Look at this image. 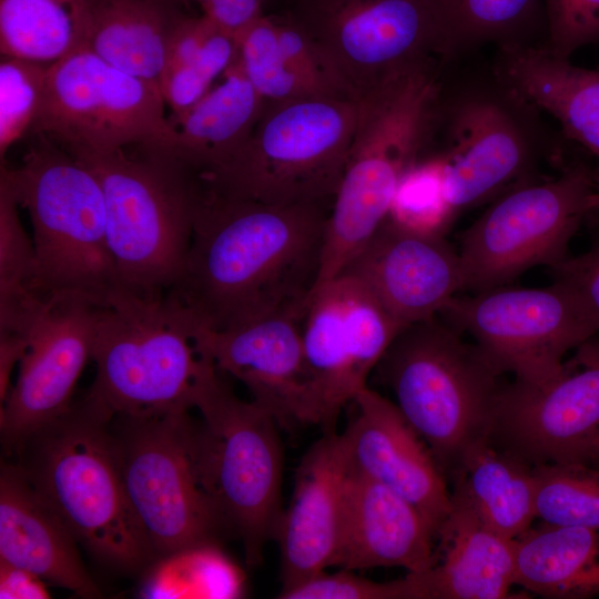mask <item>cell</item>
Masks as SVG:
<instances>
[{
  "mask_svg": "<svg viewBox=\"0 0 599 599\" xmlns=\"http://www.w3.org/2000/svg\"><path fill=\"white\" fill-rule=\"evenodd\" d=\"M386 219L428 236H444L456 220L444 199L437 164L425 151L403 175Z\"/></svg>",
  "mask_w": 599,
  "mask_h": 599,
  "instance_id": "38",
  "label": "cell"
},
{
  "mask_svg": "<svg viewBox=\"0 0 599 599\" xmlns=\"http://www.w3.org/2000/svg\"><path fill=\"white\" fill-rule=\"evenodd\" d=\"M437 1L445 24V62L477 54L486 47H545L544 0Z\"/></svg>",
  "mask_w": 599,
  "mask_h": 599,
  "instance_id": "31",
  "label": "cell"
},
{
  "mask_svg": "<svg viewBox=\"0 0 599 599\" xmlns=\"http://www.w3.org/2000/svg\"><path fill=\"white\" fill-rule=\"evenodd\" d=\"M469 334L504 373L542 385L561 370L567 353L598 333L558 283L455 295L438 315Z\"/></svg>",
  "mask_w": 599,
  "mask_h": 599,
  "instance_id": "15",
  "label": "cell"
},
{
  "mask_svg": "<svg viewBox=\"0 0 599 599\" xmlns=\"http://www.w3.org/2000/svg\"><path fill=\"white\" fill-rule=\"evenodd\" d=\"M599 437V334L542 385L504 383L490 440L531 465L588 463Z\"/></svg>",
  "mask_w": 599,
  "mask_h": 599,
  "instance_id": "17",
  "label": "cell"
},
{
  "mask_svg": "<svg viewBox=\"0 0 599 599\" xmlns=\"http://www.w3.org/2000/svg\"><path fill=\"white\" fill-rule=\"evenodd\" d=\"M305 311L280 313L225 329L194 327L199 352L220 373L240 380L251 400L285 428L316 425L302 337Z\"/></svg>",
  "mask_w": 599,
  "mask_h": 599,
  "instance_id": "19",
  "label": "cell"
},
{
  "mask_svg": "<svg viewBox=\"0 0 599 599\" xmlns=\"http://www.w3.org/2000/svg\"><path fill=\"white\" fill-rule=\"evenodd\" d=\"M403 327L369 288L341 273L311 296L303 318V348L316 406V426L334 433Z\"/></svg>",
  "mask_w": 599,
  "mask_h": 599,
  "instance_id": "16",
  "label": "cell"
},
{
  "mask_svg": "<svg viewBox=\"0 0 599 599\" xmlns=\"http://www.w3.org/2000/svg\"><path fill=\"white\" fill-rule=\"evenodd\" d=\"M448 481L451 499L505 538L516 539L537 519L534 465L490 438L465 456Z\"/></svg>",
  "mask_w": 599,
  "mask_h": 599,
  "instance_id": "29",
  "label": "cell"
},
{
  "mask_svg": "<svg viewBox=\"0 0 599 599\" xmlns=\"http://www.w3.org/2000/svg\"><path fill=\"white\" fill-rule=\"evenodd\" d=\"M349 473L343 436L336 432L324 434L301 459L292 501L275 536L281 592L334 566Z\"/></svg>",
  "mask_w": 599,
  "mask_h": 599,
  "instance_id": "22",
  "label": "cell"
},
{
  "mask_svg": "<svg viewBox=\"0 0 599 599\" xmlns=\"http://www.w3.org/2000/svg\"><path fill=\"white\" fill-rule=\"evenodd\" d=\"M19 204L0 181V332L17 333L35 301L37 254L19 216Z\"/></svg>",
  "mask_w": 599,
  "mask_h": 599,
  "instance_id": "35",
  "label": "cell"
},
{
  "mask_svg": "<svg viewBox=\"0 0 599 599\" xmlns=\"http://www.w3.org/2000/svg\"><path fill=\"white\" fill-rule=\"evenodd\" d=\"M78 545L73 532L21 469L13 461L2 463L0 561L82 598H98L101 592L84 567Z\"/></svg>",
  "mask_w": 599,
  "mask_h": 599,
  "instance_id": "24",
  "label": "cell"
},
{
  "mask_svg": "<svg viewBox=\"0 0 599 599\" xmlns=\"http://www.w3.org/2000/svg\"><path fill=\"white\" fill-rule=\"evenodd\" d=\"M551 271L554 282L573 297L599 334V237L588 251L576 256L569 255Z\"/></svg>",
  "mask_w": 599,
  "mask_h": 599,
  "instance_id": "42",
  "label": "cell"
},
{
  "mask_svg": "<svg viewBox=\"0 0 599 599\" xmlns=\"http://www.w3.org/2000/svg\"><path fill=\"white\" fill-rule=\"evenodd\" d=\"M597 221L599 161L567 159L565 151L556 175L506 192L463 232L464 291L507 285L535 266H557L579 229Z\"/></svg>",
  "mask_w": 599,
  "mask_h": 599,
  "instance_id": "11",
  "label": "cell"
},
{
  "mask_svg": "<svg viewBox=\"0 0 599 599\" xmlns=\"http://www.w3.org/2000/svg\"><path fill=\"white\" fill-rule=\"evenodd\" d=\"M515 542L516 585L550 599L599 595V527L541 522Z\"/></svg>",
  "mask_w": 599,
  "mask_h": 599,
  "instance_id": "30",
  "label": "cell"
},
{
  "mask_svg": "<svg viewBox=\"0 0 599 599\" xmlns=\"http://www.w3.org/2000/svg\"><path fill=\"white\" fill-rule=\"evenodd\" d=\"M144 598H233L241 592L237 570L217 546H202L154 560L143 572Z\"/></svg>",
  "mask_w": 599,
  "mask_h": 599,
  "instance_id": "34",
  "label": "cell"
},
{
  "mask_svg": "<svg viewBox=\"0 0 599 599\" xmlns=\"http://www.w3.org/2000/svg\"><path fill=\"white\" fill-rule=\"evenodd\" d=\"M72 156L101 184L121 288L146 297L165 295L185 266L197 176L153 143Z\"/></svg>",
  "mask_w": 599,
  "mask_h": 599,
  "instance_id": "6",
  "label": "cell"
},
{
  "mask_svg": "<svg viewBox=\"0 0 599 599\" xmlns=\"http://www.w3.org/2000/svg\"><path fill=\"white\" fill-rule=\"evenodd\" d=\"M160 88L84 48L48 69L30 134H43L71 155L105 153L169 135Z\"/></svg>",
  "mask_w": 599,
  "mask_h": 599,
  "instance_id": "14",
  "label": "cell"
},
{
  "mask_svg": "<svg viewBox=\"0 0 599 599\" xmlns=\"http://www.w3.org/2000/svg\"><path fill=\"white\" fill-rule=\"evenodd\" d=\"M88 0H0V51L52 65L88 48Z\"/></svg>",
  "mask_w": 599,
  "mask_h": 599,
  "instance_id": "32",
  "label": "cell"
},
{
  "mask_svg": "<svg viewBox=\"0 0 599 599\" xmlns=\"http://www.w3.org/2000/svg\"><path fill=\"white\" fill-rule=\"evenodd\" d=\"M537 519L554 526L599 527V467L535 465Z\"/></svg>",
  "mask_w": 599,
  "mask_h": 599,
  "instance_id": "37",
  "label": "cell"
},
{
  "mask_svg": "<svg viewBox=\"0 0 599 599\" xmlns=\"http://www.w3.org/2000/svg\"><path fill=\"white\" fill-rule=\"evenodd\" d=\"M498 75L558 121L561 134L599 161V68L577 67L544 47L496 49Z\"/></svg>",
  "mask_w": 599,
  "mask_h": 599,
  "instance_id": "26",
  "label": "cell"
},
{
  "mask_svg": "<svg viewBox=\"0 0 599 599\" xmlns=\"http://www.w3.org/2000/svg\"><path fill=\"white\" fill-rule=\"evenodd\" d=\"M433 565L407 573L414 599H500L516 585V542L489 529L465 505L451 510L436 532Z\"/></svg>",
  "mask_w": 599,
  "mask_h": 599,
  "instance_id": "25",
  "label": "cell"
},
{
  "mask_svg": "<svg viewBox=\"0 0 599 599\" xmlns=\"http://www.w3.org/2000/svg\"><path fill=\"white\" fill-rule=\"evenodd\" d=\"M237 62L266 102L327 98L283 53L272 14H263L238 35Z\"/></svg>",
  "mask_w": 599,
  "mask_h": 599,
  "instance_id": "36",
  "label": "cell"
},
{
  "mask_svg": "<svg viewBox=\"0 0 599 599\" xmlns=\"http://www.w3.org/2000/svg\"><path fill=\"white\" fill-rule=\"evenodd\" d=\"M342 273L363 282L403 328L438 316L464 291L460 255L444 236L412 233L387 219Z\"/></svg>",
  "mask_w": 599,
  "mask_h": 599,
  "instance_id": "20",
  "label": "cell"
},
{
  "mask_svg": "<svg viewBox=\"0 0 599 599\" xmlns=\"http://www.w3.org/2000/svg\"><path fill=\"white\" fill-rule=\"evenodd\" d=\"M111 418L85 395L10 456L97 561L138 575L156 556L125 490Z\"/></svg>",
  "mask_w": 599,
  "mask_h": 599,
  "instance_id": "3",
  "label": "cell"
},
{
  "mask_svg": "<svg viewBox=\"0 0 599 599\" xmlns=\"http://www.w3.org/2000/svg\"><path fill=\"white\" fill-rule=\"evenodd\" d=\"M187 0H88V48L118 69L160 88Z\"/></svg>",
  "mask_w": 599,
  "mask_h": 599,
  "instance_id": "28",
  "label": "cell"
},
{
  "mask_svg": "<svg viewBox=\"0 0 599 599\" xmlns=\"http://www.w3.org/2000/svg\"><path fill=\"white\" fill-rule=\"evenodd\" d=\"M190 410L114 415L109 422L125 490L158 558L226 535L196 460Z\"/></svg>",
  "mask_w": 599,
  "mask_h": 599,
  "instance_id": "12",
  "label": "cell"
},
{
  "mask_svg": "<svg viewBox=\"0 0 599 599\" xmlns=\"http://www.w3.org/2000/svg\"><path fill=\"white\" fill-rule=\"evenodd\" d=\"M28 342L24 335L0 332V405L6 400L12 384L11 374L26 353Z\"/></svg>",
  "mask_w": 599,
  "mask_h": 599,
  "instance_id": "45",
  "label": "cell"
},
{
  "mask_svg": "<svg viewBox=\"0 0 599 599\" xmlns=\"http://www.w3.org/2000/svg\"><path fill=\"white\" fill-rule=\"evenodd\" d=\"M238 57V37L201 13L190 14L172 43L160 90L171 113L203 98Z\"/></svg>",
  "mask_w": 599,
  "mask_h": 599,
  "instance_id": "33",
  "label": "cell"
},
{
  "mask_svg": "<svg viewBox=\"0 0 599 599\" xmlns=\"http://www.w3.org/2000/svg\"><path fill=\"white\" fill-rule=\"evenodd\" d=\"M195 1L202 13L225 31L240 35L265 14L266 0H187Z\"/></svg>",
  "mask_w": 599,
  "mask_h": 599,
  "instance_id": "43",
  "label": "cell"
},
{
  "mask_svg": "<svg viewBox=\"0 0 599 599\" xmlns=\"http://www.w3.org/2000/svg\"><path fill=\"white\" fill-rule=\"evenodd\" d=\"M100 306L83 295H38L19 331L28 342L19 373L0 406L1 439L11 455L73 403L75 384L92 359Z\"/></svg>",
  "mask_w": 599,
  "mask_h": 599,
  "instance_id": "18",
  "label": "cell"
},
{
  "mask_svg": "<svg viewBox=\"0 0 599 599\" xmlns=\"http://www.w3.org/2000/svg\"><path fill=\"white\" fill-rule=\"evenodd\" d=\"M50 65L2 57L0 63V158L30 133L40 110Z\"/></svg>",
  "mask_w": 599,
  "mask_h": 599,
  "instance_id": "39",
  "label": "cell"
},
{
  "mask_svg": "<svg viewBox=\"0 0 599 599\" xmlns=\"http://www.w3.org/2000/svg\"><path fill=\"white\" fill-rule=\"evenodd\" d=\"M587 464L599 467V437L592 446Z\"/></svg>",
  "mask_w": 599,
  "mask_h": 599,
  "instance_id": "46",
  "label": "cell"
},
{
  "mask_svg": "<svg viewBox=\"0 0 599 599\" xmlns=\"http://www.w3.org/2000/svg\"><path fill=\"white\" fill-rule=\"evenodd\" d=\"M451 62L456 71L444 72L425 152L437 164L444 199L457 217L537 180L545 161L560 160L567 140L555 135L545 114L511 89L491 61Z\"/></svg>",
  "mask_w": 599,
  "mask_h": 599,
  "instance_id": "2",
  "label": "cell"
},
{
  "mask_svg": "<svg viewBox=\"0 0 599 599\" xmlns=\"http://www.w3.org/2000/svg\"><path fill=\"white\" fill-rule=\"evenodd\" d=\"M444 69L440 59L428 60L359 99L347 162L326 222L314 292L341 274L386 220L403 175L428 143Z\"/></svg>",
  "mask_w": 599,
  "mask_h": 599,
  "instance_id": "4",
  "label": "cell"
},
{
  "mask_svg": "<svg viewBox=\"0 0 599 599\" xmlns=\"http://www.w3.org/2000/svg\"><path fill=\"white\" fill-rule=\"evenodd\" d=\"M545 49L570 59L582 47L599 43V0H544Z\"/></svg>",
  "mask_w": 599,
  "mask_h": 599,
  "instance_id": "40",
  "label": "cell"
},
{
  "mask_svg": "<svg viewBox=\"0 0 599 599\" xmlns=\"http://www.w3.org/2000/svg\"><path fill=\"white\" fill-rule=\"evenodd\" d=\"M266 101L237 60L196 103L167 115L169 135L156 144L196 176L227 162L245 143Z\"/></svg>",
  "mask_w": 599,
  "mask_h": 599,
  "instance_id": "27",
  "label": "cell"
},
{
  "mask_svg": "<svg viewBox=\"0 0 599 599\" xmlns=\"http://www.w3.org/2000/svg\"><path fill=\"white\" fill-rule=\"evenodd\" d=\"M435 541V527L414 505L351 470L334 566L347 570L400 567L419 573L434 562Z\"/></svg>",
  "mask_w": 599,
  "mask_h": 599,
  "instance_id": "23",
  "label": "cell"
},
{
  "mask_svg": "<svg viewBox=\"0 0 599 599\" xmlns=\"http://www.w3.org/2000/svg\"><path fill=\"white\" fill-rule=\"evenodd\" d=\"M194 408L202 485L226 535L241 540L254 568L275 540L282 508L283 453L277 422L253 400L238 398L212 365L199 384Z\"/></svg>",
  "mask_w": 599,
  "mask_h": 599,
  "instance_id": "9",
  "label": "cell"
},
{
  "mask_svg": "<svg viewBox=\"0 0 599 599\" xmlns=\"http://www.w3.org/2000/svg\"><path fill=\"white\" fill-rule=\"evenodd\" d=\"M19 166H0L33 229L37 295L75 293L100 307L121 288L109 250L105 201L94 173L43 134Z\"/></svg>",
  "mask_w": 599,
  "mask_h": 599,
  "instance_id": "7",
  "label": "cell"
},
{
  "mask_svg": "<svg viewBox=\"0 0 599 599\" xmlns=\"http://www.w3.org/2000/svg\"><path fill=\"white\" fill-rule=\"evenodd\" d=\"M281 599H413V591L405 577L377 582L343 569L328 573L322 571L305 582L280 592Z\"/></svg>",
  "mask_w": 599,
  "mask_h": 599,
  "instance_id": "41",
  "label": "cell"
},
{
  "mask_svg": "<svg viewBox=\"0 0 599 599\" xmlns=\"http://www.w3.org/2000/svg\"><path fill=\"white\" fill-rule=\"evenodd\" d=\"M352 404L354 415L342 433L351 470L408 500L437 532L451 510V497L428 446L397 405L368 386Z\"/></svg>",
  "mask_w": 599,
  "mask_h": 599,
  "instance_id": "21",
  "label": "cell"
},
{
  "mask_svg": "<svg viewBox=\"0 0 599 599\" xmlns=\"http://www.w3.org/2000/svg\"><path fill=\"white\" fill-rule=\"evenodd\" d=\"M354 97L445 53L437 0H293L287 12Z\"/></svg>",
  "mask_w": 599,
  "mask_h": 599,
  "instance_id": "13",
  "label": "cell"
},
{
  "mask_svg": "<svg viewBox=\"0 0 599 599\" xmlns=\"http://www.w3.org/2000/svg\"><path fill=\"white\" fill-rule=\"evenodd\" d=\"M35 575L0 561V598L43 599L50 595Z\"/></svg>",
  "mask_w": 599,
  "mask_h": 599,
  "instance_id": "44",
  "label": "cell"
},
{
  "mask_svg": "<svg viewBox=\"0 0 599 599\" xmlns=\"http://www.w3.org/2000/svg\"><path fill=\"white\" fill-rule=\"evenodd\" d=\"M359 100L266 102L251 135L224 164L197 176L213 192L271 204L333 202Z\"/></svg>",
  "mask_w": 599,
  "mask_h": 599,
  "instance_id": "10",
  "label": "cell"
},
{
  "mask_svg": "<svg viewBox=\"0 0 599 599\" xmlns=\"http://www.w3.org/2000/svg\"><path fill=\"white\" fill-rule=\"evenodd\" d=\"M331 206L263 203L199 182L185 266L167 294L210 329L305 311L319 276Z\"/></svg>",
  "mask_w": 599,
  "mask_h": 599,
  "instance_id": "1",
  "label": "cell"
},
{
  "mask_svg": "<svg viewBox=\"0 0 599 599\" xmlns=\"http://www.w3.org/2000/svg\"><path fill=\"white\" fill-rule=\"evenodd\" d=\"M375 369L447 481L490 438L504 373L440 317L405 326Z\"/></svg>",
  "mask_w": 599,
  "mask_h": 599,
  "instance_id": "5",
  "label": "cell"
},
{
  "mask_svg": "<svg viewBox=\"0 0 599 599\" xmlns=\"http://www.w3.org/2000/svg\"><path fill=\"white\" fill-rule=\"evenodd\" d=\"M195 322L167 293L140 296L119 290L99 307L87 395L112 417L194 408L200 382L213 364L194 339Z\"/></svg>",
  "mask_w": 599,
  "mask_h": 599,
  "instance_id": "8",
  "label": "cell"
}]
</instances>
